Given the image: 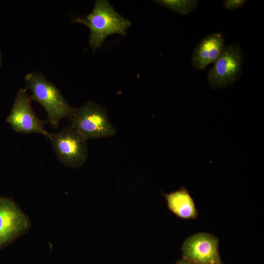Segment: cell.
<instances>
[{
  "instance_id": "9",
  "label": "cell",
  "mask_w": 264,
  "mask_h": 264,
  "mask_svg": "<svg viewBox=\"0 0 264 264\" xmlns=\"http://www.w3.org/2000/svg\"><path fill=\"white\" fill-rule=\"evenodd\" d=\"M225 42L224 34L221 32L210 33L204 37L192 52V67L198 70H203L210 64H214L225 45Z\"/></svg>"
},
{
  "instance_id": "7",
  "label": "cell",
  "mask_w": 264,
  "mask_h": 264,
  "mask_svg": "<svg viewBox=\"0 0 264 264\" xmlns=\"http://www.w3.org/2000/svg\"><path fill=\"white\" fill-rule=\"evenodd\" d=\"M219 239L200 232L188 237L182 246L183 258L195 264H223L219 251Z\"/></svg>"
},
{
  "instance_id": "6",
  "label": "cell",
  "mask_w": 264,
  "mask_h": 264,
  "mask_svg": "<svg viewBox=\"0 0 264 264\" xmlns=\"http://www.w3.org/2000/svg\"><path fill=\"white\" fill-rule=\"evenodd\" d=\"M27 90L25 88L18 90L6 122L17 132L41 134L49 139L50 133L44 127L47 121L40 119L36 114L31 106L32 100Z\"/></svg>"
},
{
  "instance_id": "8",
  "label": "cell",
  "mask_w": 264,
  "mask_h": 264,
  "mask_svg": "<svg viewBox=\"0 0 264 264\" xmlns=\"http://www.w3.org/2000/svg\"><path fill=\"white\" fill-rule=\"evenodd\" d=\"M28 226L26 216L13 201L0 198V248L24 233Z\"/></svg>"
},
{
  "instance_id": "2",
  "label": "cell",
  "mask_w": 264,
  "mask_h": 264,
  "mask_svg": "<svg viewBox=\"0 0 264 264\" xmlns=\"http://www.w3.org/2000/svg\"><path fill=\"white\" fill-rule=\"evenodd\" d=\"M25 88L31 92L32 101L38 102L47 114V122L57 129L64 118L70 119L76 108L71 106L55 85L42 73L32 71L24 77Z\"/></svg>"
},
{
  "instance_id": "1",
  "label": "cell",
  "mask_w": 264,
  "mask_h": 264,
  "mask_svg": "<svg viewBox=\"0 0 264 264\" xmlns=\"http://www.w3.org/2000/svg\"><path fill=\"white\" fill-rule=\"evenodd\" d=\"M72 22L83 24L90 29L89 47L93 53L103 45L106 38L112 34L125 36L132 25L131 21L117 12L107 0L95 1L92 11Z\"/></svg>"
},
{
  "instance_id": "10",
  "label": "cell",
  "mask_w": 264,
  "mask_h": 264,
  "mask_svg": "<svg viewBox=\"0 0 264 264\" xmlns=\"http://www.w3.org/2000/svg\"><path fill=\"white\" fill-rule=\"evenodd\" d=\"M170 211L183 219H194L197 211L194 200L188 191L184 187L170 194H164Z\"/></svg>"
},
{
  "instance_id": "5",
  "label": "cell",
  "mask_w": 264,
  "mask_h": 264,
  "mask_svg": "<svg viewBox=\"0 0 264 264\" xmlns=\"http://www.w3.org/2000/svg\"><path fill=\"white\" fill-rule=\"evenodd\" d=\"M49 140L58 160L71 168L82 166L88 155L87 140L71 125L56 133H50Z\"/></svg>"
},
{
  "instance_id": "4",
  "label": "cell",
  "mask_w": 264,
  "mask_h": 264,
  "mask_svg": "<svg viewBox=\"0 0 264 264\" xmlns=\"http://www.w3.org/2000/svg\"><path fill=\"white\" fill-rule=\"evenodd\" d=\"M244 54L240 44H225L220 55L209 70L207 81L213 89L231 86L241 76Z\"/></svg>"
},
{
  "instance_id": "12",
  "label": "cell",
  "mask_w": 264,
  "mask_h": 264,
  "mask_svg": "<svg viewBox=\"0 0 264 264\" xmlns=\"http://www.w3.org/2000/svg\"><path fill=\"white\" fill-rule=\"evenodd\" d=\"M246 2L245 0H224L222 5L227 10H234L242 7Z\"/></svg>"
},
{
  "instance_id": "14",
  "label": "cell",
  "mask_w": 264,
  "mask_h": 264,
  "mask_svg": "<svg viewBox=\"0 0 264 264\" xmlns=\"http://www.w3.org/2000/svg\"><path fill=\"white\" fill-rule=\"evenodd\" d=\"M2 66V54L0 50V69H1Z\"/></svg>"
},
{
  "instance_id": "13",
  "label": "cell",
  "mask_w": 264,
  "mask_h": 264,
  "mask_svg": "<svg viewBox=\"0 0 264 264\" xmlns=\"http://www.w3.org/2000/svg\"><path fill=\"white\" fill-rule=\"evenodd\" d=\"M175 264H195L185 259L182 258L181 260L177 262Z\"/></svg>"
},
{
  "instance_id": "3",
  "label": "cell",
  "mask_w": 264,
  "mask_h": 264,
  "mask_svg": "<svg viewBox=\"0 0 264 264\" xmlns=\"http://www.w3.org/2000/svg\"><path fill=\"white\" fill-rule=\"evenodd\" d=\"M70 120L71 126L86 140L112 136L116 132L106 109L90 100L76 108Z\"/></svg>"
},
{
  "instance_id": "11",
  "label": "cell",
  "mask_w": 264,
  "mask_h": 264,
  "mask_svg": "<svg viewBox=\"0 0 264 264\" xmlns=\"http://www.w3.org/2000/svg\"><path fill=\"white\" fill-rule=\"evenodd\" d=\"M154 1L161 6L183 16L195 10L199 2L198 0H156Z\"/></svg>"
}]
</instances>
